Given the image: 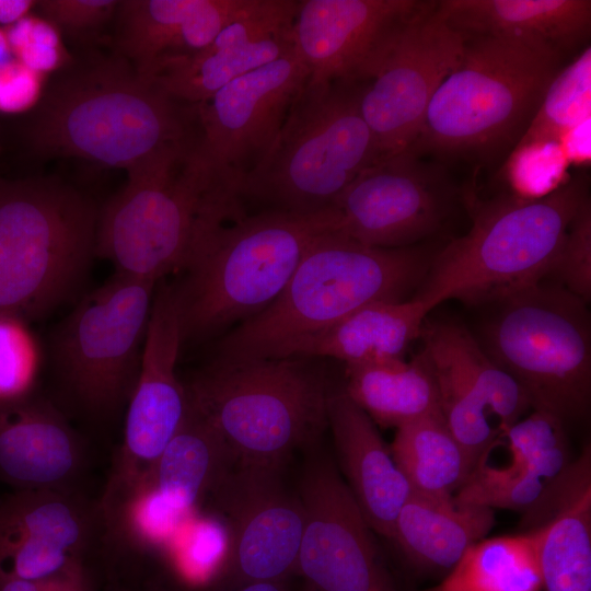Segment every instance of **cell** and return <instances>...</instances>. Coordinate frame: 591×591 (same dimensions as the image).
I'll use <instances>...</instances> for the list:
<instances>
[{
	"label": "cell",
	"instance_id": "obj_1",
	"mask_svg": "<svg viewBox=\"0 0 591 591\" xmlns=\"http://www.w3.org/2000/svg\"><path fill=\"white\" fill-rule=\"evenodd\" d=\"M27 137L38 154L127 171L196 139V106L173 99L115 53L65 67L44 92Z\"/></svg>",
	"mask_w": 591,
	"mask_h": 591
},
{
	"label": "cell",
	"instance_id": "obj_2",
	"mask_svg": "<svg viewBox=\"0 0 591 591\" xmlns=\"http://www.w3.org/2000/svg\"><path fill=\"white\" fill-rule=\"evenodd\" d=\"M197 138L127 170V182L99 211L95 255L116 273L159 282L183 271L212 227L239 217V189L201 158Z\"/></svg>",
	"mask_w": 591,
	"mask_h": 591
},
{
	"label": "cell",
	"instance_id": "obj_3",
	"mask_svg": "<svg viewBox=\"0 0 591 591\" xmlns=\"http://www.w3.org/2000/svg\"><path fill=\"white\" fill-rule=\"evenodd\" d=\"M465 37L461 60L437 89L409 149L491 163L517 146L564 55L521 37Z\"/></svg>",
	"mask_w": 591,
	"mask_h": 591
},
{
	"label": "cell",
	"instance_id": "obj_4",
	"mask_svg": "<svg viewBox=\"0 0 591 591\" xmlns=\"http://www.w3.org/2000/svg\"><path fill=\"white\" fill-rule=\"evenodd\" d=\"M430 260L418 247H371L328 231L312 243L280 294L223 337L218 356L277 358L366 305L407 300Z\"/></svg>",
	"mask_w": 591,
	"mask_h": 591
},
{
	"label": "cell",
	"instance_id": "obj_5",
	"mask_svg": "<svg viewBox=\"0 0 591 591\" xmlns=\"http://www.w3.org/2000/svg\"><path fill=\"white\" fill-rule=\"evenodd\" d=\"M336 222L334 208L312 215L262 209L209 229L184 278L173 283L183 344L208 338L267 308L312 243L335 231Z\"/></svg>",
	"mask_w": 591,
	"mask_h": 591
},
{
	"label": "cell",
	"instance_id": "obj_6",
	"mask_svg": "<svg viewBox=\"0 0 591 591\" xmlns=\"http://www.w3.org/2000/svg\"><path fill=\"white\" fill-rule=\"evenodd\" d=\"M589 199L584 182L573 178L540 197L513 195L482 202L467 233L431 258L415 297L430 310L451 299L499 303L540 283Z\"/></svg>",
	"mask_w": 591,
	"mask_h": 591
},
{
	"label": "cell",
	"instance_id": "obj_7",
	"mask_svg": "<svg viewBox=\"0 0 591 591\" xmlns=\"http://www.w3.org/2000/svg\"><path fill=\"white\" fill-rule=\"evenodd\" d=\"M368 80H306L271 146L242 178L240 195L266 210L312 215L333 208L380 160L360 101Z\"/></svg>",
	"mask_w": 591,
	"mask_h": 591
},
{
	"label": "cell",
	"instance_id": "obj_8",
	"mask_svg": "<svg viewBox=\"0 0 591 591\" xmlns=\"http://www.w3.org/2000/svg\"><path fill=\"white\" fill-rule=\"evenodd\" d=\"M309 359L218 357L184 384L188 402L233 462L282 468L327 426L332 390Z\"/></svg>",
	"mask_w": 591,
	"mask_h": 591
},
{
	"label": "cell",
	"instance_id": "obj_9",
	"mask_svg": "<svg viewBox=\"0 0 591 591\" xmlns=\"http://www.w3.org/2000/svg\"><path fill=\"white\" fill-rule=\"evenodd\" d=\"M99 211L50 178H0V315L39 317L78 289L95 255Z\"/></svg>",
	"mask_w": 591,
	"mask_h": 591
},
{
	"label": "cell",
	"instance_id": "obj_10",
	"mask_svg": "<svg viewBox=\"0 0 591 591\" xmlns=\"http://www.w3.org/2000/svg\"><path fill=\"white\" fill-rule=\"evenodd\" d=\"M484 329V349L525 392L533 409L579 419L591 398L587 302L541 281L501 302Z\"/></svg>",
	"mask_w": 591,
	"mask_h": 591
},
{
	"label": "cell",
	"instance_id": "obj_11",
	"mask_svg": "<svg viewBox=\"0 0 591 591\" xmlns=\"http://www.w3.org/2000/svg\"><path fill=\"white\" fill-rule=\"evenodd\" d=\"M157 281L115 273L59 326L54 359L68 403L92 419L121 410L135 390Z\"/></svg>",
	"mask_w": 591,
	"mask_h": 591
},
{
	"label": "cell",
	"instance_id": "obj_12",
	"mask_svg": "<svg viewBox=\"0 0 591 591\" xmlns=\"http://www.w3.org/2000/svg\"><path fill=\"white\" fill-rule=\"evenodd\" d=\"M465 39L439 14L437 1H429L391 39L360 101L380 159L415 141L437 89L462 58Z\"/></svg>",
	"mask_w": 591,
	"mask_h": 591
},
{
	"label": "cell",
	"instance_id": "obj_13",
	"mask_svg": "<svg viewBox=\"0 0 591 591\" xmlns=\"http://www.w3.org/2000/svg\"><path fill=\"white\" fill-rule=\"evenodd\" d=\"M280 472L232 462L209 496L228 531L222 590L287 580L297 571L304 510L300 497L285 487Z\"/></svg>",
	"mask_w": 591,
	"mask_h": 591
},
{
	"label": "cell",
	"instance_id": "obj_14",
	"mask_svg": "<svg viewBox=\"0 0 591 591\" xmlns=\"http://www.w3.org/2000/svg\"><path fill=\"white\" fill-rule=\"evenodd\" d=\"M455 197L444 166L408 148L348 185L333 206L335 231L371 247H409L441 228Z\"/></svg>",
	"mask_w": 591,
	"mask_h": 591
},
{
	"label": "cell",
	"instance_id": "obj_15",
	"mask_svg": "<svg viewBox=\"0 0 591 591\" xmlns=\"http://www.w3.org/2000/svg\"><path fill=\"white\" fill-rule=\"evenodd\" d=\"M309 78L293 45L276 60L196 104L197 149L212 172L239 188L265 155Z\"/></svg>",
	"mask_w": 591,
	"mask_h": 591
},
{
	"label": "cell",
	"instance_id": "obj_16",
	"mask_svg": "<svg viewBox=\"0 0 591 591\" xmlns=\"http://www.w3.org/2000/svg\"><path fill=\"white\" fill-rule=\"evenodd\" d=\"M299 497L304 528L297 572L304 591H396L374 532L332 463L309 467Z\"/></svg>",
	"mask_w": 591,
	"mask_h": 591
},
{
	"label": "cell",
	"instance_id": "obj_17",
	"mask_svg": "<svg viewBox=\"0 0 591 591\" xmlns=\"http://www.w3.org/2000/svg\"><path fill=\"white\" fill-rule=\"evenodd\" d=\"M104 537L101 502L82 491L26 490L0 498V576L51 577L85 564Z\"/></svg>",
	"mask_w": 591,
	"mask_h": 591
},
{
	"label": "cell",
	"instance_id": "obj_18",
	"mask_svg": "<svg viewBox=\"0 0 591 591\" xmlns=\"http://www.w3.org/2000/svg\"><path fill=\"white\" fill-rule=\"evenodd\" d=\"M174 285L154 292L138 380L127 404L123 443L112 476L146 473L179 429L188 410L185 385L176 374L182 347Z\"/></svg>",
	"mask_w": 591,
	"mask_h": 591
},
{
	"label": "cell",
	"instance_id": "obj_19",
	"mask_svg": "<svg viewBox=\"0 0 591 591\" xmlns=\"http://www.w3.org/2000/svg\"><path fill=\"white\" fill-rule=\"evenodd\" d=\"M232 462L222 438L189 404L179 429L146 473L112 478L131 520L162 535L176 532L197 512Z\"/></svg>",
	"mask_w": 591,
	"mask_h": 591
},
{
	"label": "cell",
	"instance_id": "obj_20",
	"mask_svg": "<svg viewBox=\"0 0 591 591\" xmlns=\"http://www.w3.org/2000/svg\"><path fill=\"white\" fill-rule=\"evenodd\" d=\"M425 0H299L293 26L309 82L368 80L398 30Z\"/></svg>",
	"mask_w": 591,
	"mask_h": 591
},
{
	"label": "cell",
	"instance_id": "obj_21",
	"mask_svg": "<svg viewBox=\"0 0 591 591\" xmlns=\"http://www.w3.org/2000/svg\"><path fill=\"white\" fill-rule=\"evenodd\" d=\"M298 4L299 0H250L205 48L164 62L149 79L182 103L205 102L293 47Z\"/></svg>",
	"mask_w": 591,
	"mask_h": 591
},
{
	"label": "cell",
	"instance_id": "obj_22",
	"mask_svg": "<svg viewBox=\"0 0 591 591\" xmlns=\"http://www.w3.org/2000/svg\"><path fill=\"white\" fill-rule=\"evenodd\" d=\"M88 447L65 412L36 393L0 403V483L13 491H82Z\"/></svg>",
	"mask_w": 591,
	"mask_h": 591
},
{
	"label": "cell",
	"instance_id": "obj_23",
	"mask_svg": "<svg viewBox=\"0 0 591 591\" xmlns=\"http://www.w3.org/2000/svg\"><path fill=\"white\" fill-rule=\"evenodd\" d=\"M536 540L542 591H591V450L547 482L523 513Z\"/></svg>",
	"mask_w": 591,
	"mask_h": 591
},
{
	"label": "cell",
	"instance_id": "obj_24",
	"mask_svg": "<svg viewBox=\"0 0 591 591\" xmlns=\"http://www.w3.org/2000/svg\"><path fill=\"white\" fill-rule=\"evenodd\" d=\"M250 0H124L116 16L119 56L149 79L164 62L196 54Z\"/></svg>",
	"mask_w": 591,
	"mask_h": 591
},
{
	"label": "cell",
	"instance_id": "obj_25",
	"mask_svg": "<svg viewBox=\"0 0 591 591\" xmlns=\"http://www.w3.org/2000/svg\"><path fill=\"white\" fill-rule=\"evenodd\" d=\"M335 449L348 489L374 533L392 538L395 521L413 494L373 420L345 392L327 404Z\"/></svg>",
	"mask_w": 591,
	"mask_h": 591
},
{
	"label": "cell",
	"instance_id": "obj_26",
	"mask_svg": "<svg viewBox=\"0 0 591 591\" xmlns=\"http://www.w3.org/2000/svg\"><path fill=\"white\" fill-rule=\"evenodd\" d=\"M437 10L463 35L521 37L563 55L591 31L590 0H439Z\"/></svg>",
	"mask_w": 591,
	"mask_h": 591
},
{
	"label": "cell",
	"instance_id": "obj_27",
	"mask_svg": "<svg viewBox=\"0 0 591 591\" xmlns=\"http://www.w3.org/2000/svg\"><path fill=\"white\" fill-rule=\"evenodd\" d=\"M430 311L417 297L375 302L292 343L277 358L329 357L346 364L403 359Z\"/></svg>",
	"mask_w": 591,
	"mask_h": 591
},
{
	"label": "cell",
	"instance_id": "obj_28",
	"mask_svg": "<svg viewBox=\"0 0 591 591\" xmlns=\"http://www.w3.org/2000/svg\"><path fill=\"white\" fill-rule=\"evenodd\" d=\"M495 524L494 509L412 494L395 521L392 541L419 572L448 573Z\"/></svg>",
	"mask_w": 591,
	"mask_h": 591
},
{
	"label": "cell",
	"instance_id": "obj_29",
	"mask_svg": "<svg viewBox=\"0 0 591 591\" xmlns=\"http://www.w3.org/2000/svg\"><path fill=\"white\" fill-rule=\"evenodd\" d=\"M344 390L382 427L397 429L439 412L436 379L424 350L410 361L346 364Z\"/></svg>",
	"mask_w": 591,
	"mask_h": 591
},
{
	"label": "cell",
	"instance_id": "obj_30",
	"mask_svg": "<svg viewBox=\"0 0 591 591\" xmlns=\"http://www.w3.org/2000/svg\"><path fill=\"white\" fill-rule=\"evenodd\" d=\"M390 449L413 494L436 500L452 499L475 468L440 412L397 428Z\"/></svg>",
	"mask_w": 591,
	"mask_h": 591
},
{
	"label": "cell",
	"instance_id": "obj_31",
	"mask_svg": "<svg viewBox=\"0 0 591 591\" xmlns=\"http://www.w3.org/2000/svg\"><path fill=\"white\" fill-rule=\"evenodd\" d=\"M424 350L450 364L474 390L497 419L500 432L531 407L519 383L500 368L464 326L453 322H425Z\"/></svg>",
	"mask_w": 591,
	"mask_h": 591
},
{
	"label": "cell",
	"instance_id": "obj_32",
	"mask_svg": "<svg viewBox=\"0 0 591 591\" xmlns=\"http://www.w3.org/2000/svg\"><path fill=\"white\" fill-rule=\"evenodd\" d=\"M419 591H542L535 536L483 538L436 586Z\"/></svg>",
	"mask_w": 591,
	"mask_h": 591
},
{
	"label": "cell",
	"instance_id": "obj_33",
	"mask_svg": "<svg viewBox=\"0 0 591 591\" xmlns=\"http://www.w3.org/2000/svg\"><path fill=\"white\" fill-rule=\"evenodd\" d=\"M591 48L586 47L551 81L525 132L511 153L556 144L590 121Z\"/></svg>",
	"mask_w": 591,
	"mask_h": 591
},
{
	"label": "cell",
	"instance_id": "obj_34",
	"mask_svg": "<svg viewBox=\"0 0 591 591\" xmlns=\"http://www.w3.org/2000/svg\"><path fill=\"white\" fill-rule=\"evenodd\" d=\"M424 351L433 370L439 412L476 466L501 432L491 425L493 415L486 404L455 370L441 358Z\"/></svg>",
	"mask_w": 591,
	"mask_h": 591
},
{
	"label": "cell",
	"instance_id": "obj_35",
	"mask_svg": "<svg viewBox=\"0 0 591 591\" xmlns=\"http://www.w3.org/2000/svg\"><path fill=\"white\" fill-rule=\"evenodd\" d=\"M564 425L537 409L519 419L500 433L511 456L509 463L544 482L556 478L571 462Z\"/></svg>",
	"mask_w": 591,
	"mask_h": 591
},
{
	"label": "cell",
	"instance_id": "obj_36",
	"mask_svg": "<svg viewBox=\"0 0 591 591\" xmlns=\"http://www.w3.org/2000/svg\"><path fill=\"white\" fill-rule=\"evenodd\" d=\"M39 350L26 321L0 315V403L35 391Z\"/></svg>",
	"mask_w": 591,
	"mask_h": 591
},
{
	"label": "cell",
	"instance_id": "obj_37",
	"mask_svg": "<svg viewBox=\"0 0 591 591\" xmlns=\"http://www.w3.org/2000/svg\"><path fill=\"white\" fill-rule=\"evenodd\" d=\"M546 484L525 472L507 475L475 468L454 499L460 503L512 509L524 513L540 500Z\"/></svg>",
	"mask_w": 591,
	"mask_h": 591
},
{
	"label": "cell",
	"instance_id": "obj_38",
	"mask_svg": "<svg viewBox=\"0 0 591 591\" xmlns=\"http://www.w3.org/2000/svg\"><path fill=\"white\" fill-rule=\"evenodd\" d=\"M3 31L12 56L39 74L65 68L71 61L59 30L42 16L28 14Z\"/></svg>",
	"mask_w": 591,
	"mask_h": 591
},
{
	"label": "cell",
	"instance_id": "obj_39",
	"mask_svg": "<svg viewBox=\"0 0 591 591\" xmlns=\"http://www.w3.org/2000/svg\"><path fill=\"white\" fill-rule=\"evenodd\" d=\"M548 276L572 294L588 302L591 297V205L590 199L572 220Z\"/></svg>",
	"mask_w": 591,
	"mask_h": 591
},
{
	"label": "cell",
	"instance_id": "obj_40",
	"mask_svg": "<svg viewBox=\"0 0 591 591\" xmlns=\"http://www.w3.org/2000/svg\"><path fill=\"white\" fill-rule=\"evenodd\" d=\"M118 4L116 0H43L36 7L40 16L58 30L83 32L96 30L112 19Z\"/></svg>",
	"mask_w": 591,
	"mask_h": 591
},
{
	"label": "cell",
	"instance_id": "obj_41",
	"mask_svg": "<svg viewBox=\"0 0 591 591\" xmlns=\"http://www.w3.org/2000/svg\"><path fill=\"white\" fill-rule=\"evenodd\" d=\"M44 77L14 57L0 65V112L20 113L38 104L43 96Z\"/></svg>",
	"mask_w": 591,
	"mask_h": 591
},
{
	"label": "cell",
	"instance_id": "obj_42",
	"mask_svg": "<svg viewBox=\"0 0 591 591\" xmlns=\"http://www.w3.org/2000/svg\"><path fill=\"white\" fill-rule=\"evenodd\" d=\"M0 591H92L85 564L42 579L0 576Z\"/></svg>",
	"mask_w": 591,
	"mask_h": 591
},
{
	"label": "cell",
	"instance_id": "obj_43",
	"mask_svg": "<svg viewBox=\"0 0 591 591\" xmlns=\"http://www.w3.org/2000/svg\"><path fill=\"white\" fill-rule=\"evenodd\" d=\"M37 1L33 0H0V24L10 26L26 15L35 8Z\"/></svg>",
	"mask_w": 591,
	"mask_h": 591
},
{
	"label": "cell",
	"instance_id": "obj_44",
	"mask_svg": "<svg viewBox=\"0 0 591 591\" xmlns=\"http://www.w3.org/2000/svg\"><path fill=\"white\" fill-rule=\"evenodd\" d=\"M222 591H291V589L288 587L286 580H281L253 582Z\"/></svg>",
	"mask_w": 591,
	"mask_h": 591
},
{
	"label": "cell",
	"instance_id": "obj_45",
	"mask_svg": "<svg viewBox=\"0 0 591 591\" xmlns=\"http://www.w3.org/2000/svg\"><path fill=\"white\" fill-rule=\"evenodd\" d=\"M13 58L3 28H0V65Z\"/></svg>",
	"mask_w": 591,
	"mask_h": 591
}]
</instances>
